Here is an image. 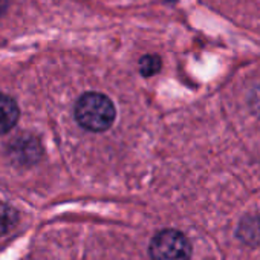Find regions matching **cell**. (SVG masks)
Segmentation results:
<instances>
[{
    "mask_svg": "<svg viewBox=\"0 0 260 260\" xmlns=\"http://www.w3.org/2000/svg\"><path fill=\"white\" fill-rule=\"evenodd\" d=\"M75 118L78 124L90 132H104L115 119V106L103 93H84L75 104Z\"/></svg>",
    "mask_w": 260,
    "mask_h": 260,
    "instance_id": "1",
    "label": "cell"
},
{
    "mask_svg": "<svg viewBox=\"0 0 260 260\" xmlns=\"http://www.w3.org/2000/svg\"><path fill=\"white\" fill-rule=\"evenodd\" d=\"M149 254L152 260H190L191 245L182 233L164 230L152 239Z\"/></svg>",
    "mask_w": 260,
    "mask_h": 260,
    "instance_id": "2",
    "label": "cell"
},
{
    "mask_svg": "<svg viewBox=\"0 0 260 260\" xmlns=\"http://www.w3.org/2000/svg\"><path fill=\"white\" fill-rule=\"evenodd\" d=\"M19 115L20 110L17 103L11 96L0 93V135L8 134L17 124Z\"/></svg>",
    "mask_w": 260,
    "mask_h": 260,
    "instance_id": "3",
    "label": "cell"
},
{
    "mask_svg": "<svg viewBox=\"0 0 260 260\" xmlns=\"http://www.w3.org/2000/svg\"><path fill=\"white\" fill-rule=\"evenodd\" d=\"M161 69V60L156 55H146L140 60V72L144 77H152Z\"/></svg>",
    "mask_w": 260,
    "mask_h": 260,
    "instance_id": "4",
    "label": "cell"
},
{
    "mask_svg": "<svg viewBox=\"0 0 260 260\" xmlns=\"http://www.w3.org/2000/svg\"><path fill=\"white\" fill-rule=\"evenodd\" d=\"M7 7H8V0H0V16L7 11Z\"/></svg>",
    "mask_w": 260,
    "mask_h": 260,
    "instance_id": "5",
    "label": "cell"
}]
</instances>
